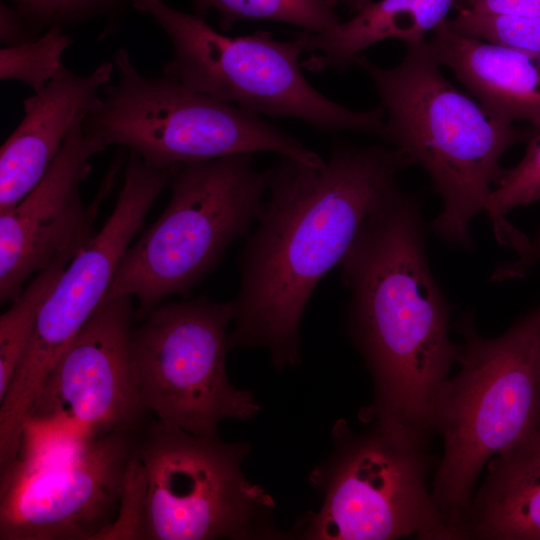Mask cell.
<instances>
[{"label":"cell","mask_w":540,"mask_h":540,"mask_svg":"<svg viewBox=\"0 0 540 540\" xmlns=\"http://www.w3.org/2000/svg\"><path fill=\"white\" fill-rule=\"evenodd\" d=\"M78 120L38 184L16 205L0 212V300L13 302L27 280L57 259L75 255L94 235L93 221L123 164L116 157L93 203L85 208L82 181L90 159L104 151Z\"/></svg>","instance_id":"obj_14"},{"label":"cell","mask_w":540,"mask_h":540,"mask_svg":"<svg viewBox=\"0 0 540 540\" xmlns=\"http://www.w3.org/2000/svg\"><path fill=\"white\" fill-rule=\"evenodd\" d=\"M459 331L460 369L446 381L434 418L443 454L431 494L450 540L461 539L486 463L540 427V305L495 338L480 336L470 316L460 320Z\"/></svg>","instance_id":"obj_5"},{"label":"cell","mask_w":540,"mask_h":540,"mask_svg":"<svg viewBox=\"0 0 540 540\" xmlns=\"http://www.w3.org/2000/svg\"><path fill=\"white\" fill-rule=\"evenodd\" d=\"M364 421L369 426L361 431L344 420L333 427V449L310 476L323 502L300 523L299 534L317 540H449L428 488L427 444Z\"/></svg>","instance_id":"obj_9"},{"label":"cell","mask_w":540,"mask_h":540,"mask_svg":"<svg viewBox=\"0 0 540 540\" xmlns=\"http://www.w3.org/2000/svg\"><path fill=\"white\" fill-rule=\"evenodd\" d=\"M131 6L149 15L169 38L172 57L162 74L183 85L260 116L296 118L320 131L383 133L380 105L349 109L306 80L301 55L307 50L298 33L289 41L267 31L232 37L164 0H131Z\"/></svg>","instance_id":"obj_8"},{"label":"cell","mask_w":540,"mask_h":540,"mask_svg":"<svg viewBox=\"0 0 540 540\" xmlns=\"http://www.w3.org/2000/svg\"><path fill=\"white\" fill-rule=\"evenodd\" d=\"M461 539L540 540V427L489 461Z\"/></svg>","instance_id":"obj_17"},{"label":"cell","mask_w":540,"mask_h":540,"mask_svg":"<svg viewBox=\"0 0 540 540\" xmlns=\"http://www.w3.org/2000/svg\"><path fill=\"white\" fill-rule=\"evenodd\" d=\"M422 198L399 190L374 211L340 263L348 334L374 386L361 416L428 443L435 410L460 345L430 269Z\"/></svg>","instance_id":"obj_2"},{"label":"cell","mask_w":540,"mask_h":540,"mask_svg":"<svg viewBox=\"0 0 540 540\" xmlns=\"http://www.w3.org/2000/svg\"><path fill=\"white\" fill-rule=\"evenodd\" d=\"M245 442L156 419L139 432L118 517L106 539H275L274 501L248 481Z\"/></svg>","instance_id":"obj_4"},{"label":"cell","mask_w":540,"mask_h":540,"mask_svg":"<svg viewBox=\"0 0 540 540\" xmlns=\"http://www.w3.org/2000/svg\"><path fill=\"white\" fill-rule=\"evenodd\" d=\"M39 37L52 27L67 31L94 20H104L101 37L114 34L131 0H8Z\"/></svg>","instance_id":"obj_22"},{"label":"cell","mask_w":540,"mask_h":540,"mask_svg":"<svg viewBox=\"0 0 540 540\" xmlns=\"http://www.w3.org/2000/svg\"><path fill=\"white\" fill-rule=\"evenodd\" d=\"M118 74L83 119L104 146L118 145L159 169L234 154L271 152L311 164L323 158L262 116L195 91L164 74L147 76L121 47Z\"/></svg>","instance_id":"obj_7"},{"label":"cell","mask_w":540,"mask_h":540,"mask_svg":"<svg viewBox=\"0 0 540 540\" xmlns=\"http://www.w3.org/2000/svg\"><path fill=\"white\" fill-rule=\"evenodd\" d=\"M457 10L453 19H447V24L454 30L540 55V15L500 16Z\"/></svg>","instance_id":"obj_24"},{"label":"cell","mask_w":540,"mask_h":540,"mask_svg":"<svg viewBox=\"0 0 540 540\" xmlns=\"http://www.w3.org/2000/svg\"><path fill=\"white\" fill-rule=\"evenodd\" d=\"M176 169L153 167L129 153L111 215L69 262L39 311L26 354L0 400L3 440L20 439L49 373L104 299L122 256Z\"/></svg>","instance_id":"obj_12"},{"label":"cell","mask_w":540,"mask_h":540,"mask_svg":"<svg viewBox=\"0 0 540 540\" xmlns=\"http://www.w3.org/2000/svg\"><path fill=\"white\" fill-rule=\"evenodd\" d=\"M139 432L19 453L1 469L0 539H104L120 511Z\"/></svg>","instance_id":"obj_13"},{"label":"cell","mask_w":540,"mask_h":540,"mask_svg":"<svg viewBox=\"0 0 540 540\" xmlns=\"http://www.w3.org/2000/svg\"><path fill=\"white\" fill-rule=\"evenodd\" d=\"M73 40L67 31L52 27L36 39L0 49V79L16 80L34 93L42 91L63 64L62 56Z\"/></svg>","instance_id":"obj_23"},{"label":"cell","mask_w":540,"mask_h":540,"mask_svg":"<svg viewBox=\"0 0 540 540\" xmlns=\"http://www.w3.org/2000/svg\"><path fill=\"white\" fill-rule=\"evenodd\" d=\"M195 14L204 17L214 10L222 30L246 20L276 21L313 33H323L341 20L336 0H192Z\"/></svg>","instance_id":"obj_20"},{"label":"cell","mask_w":540,"mask_h":540,"mask_svg":"<svg viewBox=\"0 0 540 540\" xmlns=\"http://www.w3.org/2000/svg\"><path fill=\"white\" fill-rule=\"evenodd\" d=\"M540 199V128L529 137L522 160L511 169H504L494 186L485 211L492 222L496 239L500 244L511 246L524 256L530 250V242L505 216L514 208L531 204Z\"/></svg>","instance_id":"obj_21"},{"label":"cell","mask_w":540,"mask_h":540,"mask_svg":"<svg viewBox=\"0 0 540 540\" xmlns=\"http://www.w3.org/2000/svg\"><path fill=\"white\" fill-rule=\"evenodd\" d=\"M536 366H537V377H538L539 388H540V344H539L538 352H537V363H536Z\"/></svg>","instance_id":"obj_29"},{"label":"cell","mask_w":540,"mask_h":540,"mask_svg":"<svg viewBox=\"0 0 540 540\" xmlns=\"http://www.w3.org/2000/svg\"><path fill=\"white\" fill-rule=\"evenodd\" d=\"M114 70L107 61L80 75L63 63L42 91L23 100L24 116L0 149V212L38 184L74 124L99 103Z\"/></svg>","instance_id":"obj_15"},{"label":"cell","mask_w":540,"mask_h":540,"mask_svg":"<svg viewBox=\"0 0 540 540\" xmlns=\"http://www.w3.org/2000/svg\"><path fill=\"white\" fill-rule=\"evenodd\" d=\"M75 255L63 256L40 271L1 315L0 400L5 396L26 354L44 301Z\"/></svg>","instance_id":"obj_19"},{"label":"cell","mask_w":540,"mask_h":540,"mask_svg":"<svg viewBox=\"0 0 540 540\" xmlns=\"http://www.w3.org/2000/svg\"><path fill=\"white\" fill-rule=\"evenodd\" d=\"M131 296L103 300L55 363L26 420L19 452L139 432L145 409L131 361Z\"/></svg>","instance_id":"obj_11"},{"label":"cell","mask_w":540,"mask_h":540,"mask_svg":"<svg viewBox=\"0 0 540 540\" xmlns=\"http://www.w3.org/2000/svg\"><path fill=\"white\" fill-rule=\"evenodd\" d=\"M457 9L500 16L540 15V0H458Z\"/></svg>","instance_id":"obj_25"},{"label":"cell","mask_w":540,"mask_h":540,"mask_svg":"<svg viewBox=\"0 0 540 540\" xmlns=\"http://www.w3.org/2000/svg\"><path fill=\"white\" fill-rule=\"evenodd\" d=\"M493 118L540 128V55L462 34L442 22L426 40Z\"/></svg>","instance_id":"obj_16"},{"label":"cell","mask_w":540,"mask_h":540,"mask_svg":"<svg viewBox=\"0 0 540 540\" xmlns=\"http://www.w3.org/2000/svg\"><path fill=\"white\" fill-rule=\"evenodd\" d=\"M372 80L385 111L380 138L422 167L443 209L430 230L453 246L474 247L472 219L485 211L504 169L503 154L525 132L489 115L442 74L426 39L406 45L398 65L383 68L361 54L355 63Z\"/></svg>","instance_id":"obj_3"},{"label":"cell","mask_w":540,"mask_h":540,"mask_svg":"<svg viewBox=\"0 0 540 540\" xmlns=\"http://www.w3.org/2000/svg\"><path fill=\"white\" fill-rule=\"evenodd\" d=\"M169 202L122 256L103 300L131 296L145 318L171 295L188 294L248 234L266 192L254 154L184 164L173 173ZM102 300V301H103Z\"/></svg>","instance_id":"obj_6"},{"label":"cell","mask_w":540,"mask_h":540,"mask_svg":"<svg viewBox=\"0 0 540 540\" xmlns=\"http://www.w3.org/2000/svg\"><path fill=\"white\" fill-rule=\"evenodd\" d=\"M36 38L18 10L10 3L1 1L0 43L2 47L20 45Z\"/></svg>","instance_id":"obj_26"},{"label":"cell","mask_w":540,"mask_h":540,"mask_svg":"<svg viewBox=\"0 0 540 540\" xmlns=\"http://www.w3.org/2000/svg\"><path fill=\"white\" fill-rule=\"evenodd\" d=\"M538 259H540V232L535 240V243H531L530 255L528 256V258L526 259L524 263L517 266L510 272V277L513 278V277L520 276L522 272H524L531 263H533L534 261Z\"/></svg>","instance_id":"obj_27"},{"label":"cell","mask_w":540,"mask_h":540,"mask_svg":"<svg viewBox=\"0 0 540 540\" xmlns=\"http://www.w3.org/2000/svg\"><path fill=\"white\" fill-rule=\"evenodd\" d=\"M409 166L391 146L335 140L320 163L279 156L266 169L263 203L239 256L231 348H265L277 369L300 363V324L313 291L401 189L398 174Z\"/></svg>","instance_id":"obj_1"},{"label":"cell","mask_w":540,"mask_h":540,"mask_svg":"<svg viewBox=\"0 0 540 540\" xmlns=\"http://www.w3.org/2000/svg\"><path fill=\"white\" fill-rule=\"evenodd\" d=\"M458 0L372 1L348 21H340L323 33L298 32L310 53L302 67L320 72L342 73L355 65L364 50L386 39L405 45L425 40L442 22Z\"/></svg>","instance_id":"obj_18"},{"label":"cell","mask_w":540,"mask_h":540,"mask_svg":"<svg viewBox=\"0 0 540 540\" xmlns=\"http://www.w3.org/2000/svg\"><path fill=\"white\" fill-rule=\"evenodd\" d=\"M231 301L199 297L160 305L132 332L131 361L141 401L156 419L217 438L223 419L259 412L254 395L226 373Z\"/></svg>","instance_id":"obj_10"},{"label":"cell","mask_w":540,"mask_h":540,"mask_svg":"<svg viewBox=\"0 0 540 540\" xmlns=\"http://www.w3.org/2000/svg\"><path fill=\"white\" fill-rule=\"evenodd\" d=\"M372 1L373 0H336L338 4L343 5L345 8H347L354 14L362 10Z\"/></svg>","instance_id":"obj_28"}]
</instances>
